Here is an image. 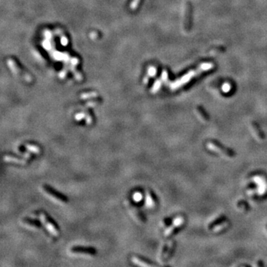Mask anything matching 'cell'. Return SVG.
<instances>
[{
	"mask_svg": "<svg viewBox=\"0 0 267 267\" xmlns=\"http://www.w3.org/2000/svg\"><path fill=\"white\" fill-rule=\"evenodd\" d=\"M212 68L213 65L211 63H207V62H206V63L201 64V65L198 67L197 69L189 71L186 74L184 75L183 76H182V78H180L179 80L174 82L171 86V88L175 89L179 87H181L182 86H183V85L186 84L187 82H189L194 76L200 74H201V73L203 72V71H209V70L211 69Z\"/></svg>",
	"mask_w": 267,
	"mask_h": 267,
	"instance_id": "cell-1",
	"label": "cell"
},
{
	"mask_svg": "<svg viewBox=\"0 0 267 267\" xmlns=\"http://www.w3.org/2000/svg\"><path fill=\"white\" fill-rule=\"evenodd\" d=\"M207 146L212 151H217V152L221 153L224 155L229 157H234L236 156V153L233 151L232 149L226 147L223 144L217 142L216 140H211L207 143Z\"/></svg>",
	"mask_w": 267,
	"mask_h": 267,
	"instance_id": "cell-2",
	"label": "cell"
},
{
	"mask_svg": "<svg viewBox=\"0 0 267 267\" xmlns=\"http://www.w3.org/2000/svg\"><path fill=\"white\" fill-rule=\"evenodd\" d=\"M39 218L40 220H41V221H42V224L45 226V227L48 230V232H49L52 235H54V236L55 237L59 236V232L58 230H57V229H56V228L55 227V226L48 219L47 217L46 216V214H44V213H40Z\"/></svg>",
	"mask_w": 267,
	"mask_h": 267,
	"instance_id": "cell-3",
	"label": "cell"
},
{
	"mask_svg": "<svg viewBox=\"0 0 267 267\" xmlns=\"http://www.w3.org/2000/svg\"><path fill=\"white\" fill-rule=\"evenodd\" d=\"M183 222H184V220L183 217L177 218L176 220L174 221L173 225H171V226H169V227L167 229V230L165 231V236H170V235H171L173 233L175 232V230H176L177 229H178L180 226H181L183 225Z\"/></svg>",
	"mask_w": 267,
	"mask_h": 267,
	"instance_id": "cell-4",
	"label": "cell"
},
{
	"mask_svg": "<svg viewBox=\"0 0 267 267\" xmlns=\"http://www.w3.org/2000/svg\"><path fill=\"white\" fill-rule=\"evenodd\" d=\"M43 189L46 192H47L48 194H49L50 195H51V196L55 197L56 199H57V200H60V201L66 202L68 200L67 197H66V196H64V195H62V194L57 192V191H56L55 190H54L53 189H51V187L48 186V185H44Z\"/></svg>",
	"mask_w": 267,
	"mask_h": 267,
	"instance_id": "cell-5",
	"label": "cell"
},
{
	"mask_svg": "<svg viewBox=\"0 0 267 267\" xmlns=\"http://www.w3.org/2000/svg\"><path fill=\"white\" fill-rule=\"evenodd\" d=\"M191 4L188 2L185 6V29L186 31L191 27Z\"/></svg>",
	"mask_w": 267,
	"mask_h": 267,
	"instance_id": "cell-6",
	"label": "cell"
},
{
	"mask_svg": "<svg viewBox=\"0 0 267 267\" xmlns=\"http://www.w3.org/2000/svg\"><path fill=\"white\" fill-rule=\"evenodd\" d=\"M145 205L148 208H154L156 205V200L152 193L149 191H146V197H145Z\"/></svg>",
	"mask_w": 267,
	"mask_h": 267,
	"instance_id": "cell-7",
	"label": "cell"
},
{
	"mask_svg": "<svg viewBox=\"0 0 267 267\" xmlns=\"http://www.w3.org/2000/svg\"><path fill=\"white\" fill-rule=\"evenodd\" d=\"M4 160L5 162H11V163H14L21 164V165H25L27 163V161L24 159H20L15 157L13 156H9V155H5L3 157Z\"/></svg>",
	"mask_w": 267,
	"mask_h": 267,
	"instance_id": "cell-8",
	"label": "cell"
},
{
	"mask_svg": "<svg viewBox=\"0 0 267 267\" xmlns=\"http://www.w3.org/2000/svg\"><path fill=\"white\" fill-rule=\"evenodd\" d=\"M252 127L254 133L256 134L258 138L260 139V140H264V139H265V135H264V133L263 132V131H262L261 128H260V126H259V125H258L257 122H252Z\"/></svg>",
	"mask_w": 267,
	"mask_h": 267,
	"instance_id": "cell-9",
	"label": "cell"
},
{
	"mask_svg": "<svg viewBox=\"0 0 267 267\" xmlns=\"http://www.w3.org/2000/svg\"><path fill=\"white\" fill-rule=\"evenodd\" d=\"M72 252H81V253H86V254H94L96 253V251L93 248H87V247H74L72 249Z\"/></svg>",
	"mask_w": 267,
	"mask_h": 267,
	"instance_id": "cell-10",
	"label": "cell"
},
{
	"mask_svg": "<svg viewBox=\"0 0 267 267\" xmlns=\"http://www.w3.org/2000/svg\"><path fill=\"white\" fill-rule=\"evenodd\" d=\"M131 260H132L134 264H135L136 265L140 266H154V264L148 263L147 261L142 260V259H140V258H137L136 256H133L131 258Z\"/></svg>",
	"mask_w": 267,
	"mask_h": 267,
	"instance_id": "cell-11",
	"label": "cell"
},
{
	"mask_svg": "<svg viewBox=\"0 0 267 267\" xmlns=\"http://www.w3.org/2000/svg\"><path fill=\"white\" fill-rule=\"evenodd\" d=\"M175 247H176V242L171 241V244H170V246H169V247L168 248L167 252L165 254V258H164L163 260H168L171 258V256H172L173 254H174V252H175Z\"/></svg>",
	"mask_w": 267,
	"mask_h": 267,
	"instance_id": "cell-12",
	"label": "cell"
},
{
	"mask_svg": "<svg viewBox=\"0 0 267 267\" xmlns=\"http://www.w3.org/2000/svg\"><path fill=\"white\" fill-rule=\"evenodd\" d=\"M225 220H226V217L224 216V215H222V216L218 217L217 218H216L215 220H214L213 221H211L210 224H209L208 226V229H214L215 226H217V225L222 223L223 221H224Z\"/></svg>",
	"mask_w": 267,
	"mask_h": 267,
	"instance_id": "cell-13",
	"label": "cell"
},
{
	"mask_svg": "<svg viewBox=\"0 0 267 267\" xmlns=\"http://www.w3.org/2000/svg\"><path fill=\"white\" fill-rule=\"evenodd\" d=\"M197 111L198 114L200 115V117H201L204 121H209V116L208 114L206 111H205V109L203 108L202 107L200 106H197Z\"/></svg>",
	"mask_w": 267,
	"mask_h": 267,
	"instance_id": "cell-14",
	"label": "cell"
},
{
	"mask_svg": "<svg viewBox=\"0 0 267 267\" xmlns=\"http://www.w3.org/2000/svg\"><path fill=\"white\" fill-rule=\"evenodd\" d=\"M229 225V222L227 220H225L224 221H223L222 223H220L219 225H217V226L214 228V232H221L223 230L226 229V227H228Z\"/></svg>",
	"mask_w": 267,
	"mask_h": 267,
	"instance_id": "cell-15",
	"label": "cell"
},
{
	"mask_svg": "<svg viewBox=\"0 0 267 267\" xmlns=\"http://www.w3.org/2000/svg\"><path fill=\"white\" fill-rule=\"evenodd\" d=\"M130 209L131 210L133 214H135V215H136L137 217L139 218V219H140V220H142V221H145V217H144L142 213H141V211H140L138 209H137L136 207L131 205H130Z\"/></svg>",
	"mask_w": 267,
	"mask_h": 267,
	"instance_id": "cell-16",
	"label": "cell"
},
{
	"mask_svg": "<svg viewBox=\"0 0 267 267\" xmlns=\"http://www.w3.org/2000/svg\"><path fill=\"white\" fill-rule=\"evenodd\" d=\"M25 148L28 151L33 153V154H39V153L40 152L39 148L36 145H33V144H25Z\"/></svg>",
	"mask_w": 267,
	"mask_h": 267,
	"instance_id": "cell-17",
	"label": "cell"
},
{
	"mask_svg": "<svg viewBox=\"0 0 267 267\" xmlns=\"http://www.w3.org/2000/svg\"><path fill=\"white\" fill-rule=\"evenodd\" d=\"M142 199H143L142 193L139 192V191H137V192H135V194H134V195H133V200H135V202H137V203H138V202L141 201V200H142Z\"/></svg>",
	"mask_w": 267,
	"mask_h": 267,
	"instance_id": "cell-18",
	"label": "cell"
},
{
	"mask_svg": "<svg viewBox=\"0 0 267 267\" xmlns=\"http://www.w3.org/2000/svg\"><path fill=\"white\" fill-rule=\"evenodd\" d=\"M24 222L26 223L27 225H30L31 226H34V227H39V224L38 222L33 221V220H28V219H25Z\"/></svg>",
	"mask_w": 267,
	"mask_h": 267,
	"instance_id": "cell-19",
	"label": "cell"
},
{
	"mask_svg": "<svg viewBox=\"0 0 267 267\" xmlns=\"http://www.w3.org/2000/svg\"><path fill=\"white\" fill-rule=\"evenodd\" d=\"M168 248H169V246H168V244H165V245L163 246V250H162L161 254H160V255H161L162 259H164V258H165V254H166V252H167Z\"/></svg>",
	"mask_w": 267,
	"mask_h": 267,
	"instance_id": "cell-20",
	"label": "cell"
},
{
	"mask_svg": "<svg viewBox=\"0 0 267 267\" xmlns=\"http://www.w3.org/2000/svg\"><path fill=\"white\" fill-rule=\"evenodd\" d=\"M222 88H223V91H224V92H229V91L231 90V86H230L229 83H226L223 86Z\"/></svg>",
	"mask_w": 267,
	"mask_h": 267,
	"instance_id": "cell-21",
	"label": "cell"
},
{
	"mask_svg": "<svg viewBox=\"0 0 267 267\" xmlns=\"http://www.w3.org/2000/svg\"><path fill=\"white\" fill-rule=\"evenodd\" d=\"M83 117H84V114H79L76 115V116H75V118H76V120H82V119L83 118Z\"/></svg>",
	"mask_w": 267,
	"mask_h": 267,
	"instance_id": "cell-22",
	"label": "cell"
},
{
	"mask_svg": "<svg viewBox=\"0 0 267 267\" xmlns=\"http://www.w3.org/2000/svg\"><path fill=\"white\" fill-rule=\"evenodd\" d=\"M257 266H264V264H263V262H262V260H259V261L258 262V264H257Z\"/></svg>",
	"mask_w": 267,
	"mask_h": 267,
	"instance_id": "cell-23",
	"label": "cell"
},
{
	"mask_svg": "<svg viewBox=\"0 0 267 267\" xmlns=\"http://www.w3.org/2000/svg\"><path fill=\"white\" fill-rule=\"evenodd\" d=\"M23 155L25 157H28V158H30V157H31V155H30L28 153H25V155Z\"/></svg>",
	"mask_w": 267,
	"mask_h": 267,
	"instance_id": "cell-24",
	"label": "cell"
},
{
	"mask_svg": "<svg viewBox=\"0 0 267 267\" xmlns=\"http://www.w3.org/2000/svg\"><path fill=\"white\" fill-rule=\"evenodd\" d=\"M240 266H248V267L250 266H249V265H246V264H241V265H240Z\"/></svg>",
	"mask_w": 267,
	"mask_h": 267,
	"instance_id": "cell-25",
	"label": "cell"
},
{
	"mask_svg": "<svg viewBox=\"0 0 267 267\" xmlns=\"http://www.w3.org/2000/svg\"><path fill=\"white\" fill-rule=\"evenodd\" d=\"M266 230H267V224L266 225Z\"/></svg>",
	"mask_w": 267,
	"mask_h": 267,
	"instance_id": "cell-26",
	"label": "cell"
}]
</instances>
